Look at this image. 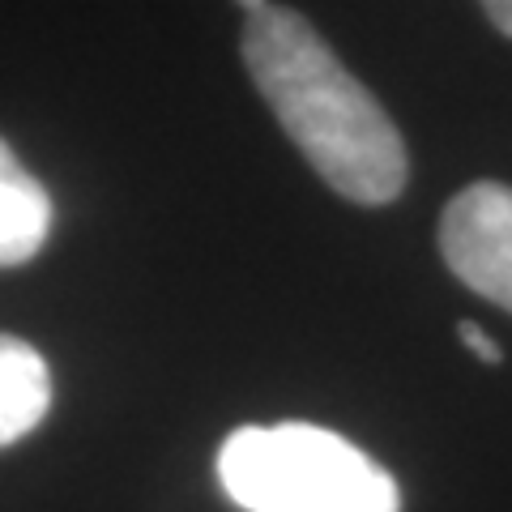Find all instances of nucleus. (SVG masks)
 I'll list each match as a JSON object with an SVG mask.
<instances>
[{
	"instance_id": "nucleus-3",
	"label": "nucleus",
	"mask_w": 512,
	"mask_h": 512,
	"mask_svg": "<svg viewBox=\"0 0 512 512\" xmlns=\"http://www.w3.org/2000/svg\"><path fill=\"white\" fill-rule=\"evenodd\" d=\"M440 252L470 291L512 312V188L495 180L461 188L444 205Z\"/></svg>"
},
{
	"instance_id": "nucleus-5",
	"label": "nucleus",
	"mask_w": 512,
	"mask_h": 512,
	"mask_svg": "<svg viewBox=\"0 0 512 512\" xmlns=\"http://www.w3.org/2000/svg\"><path fill=\"white\" fill-rule=\"evenodd\" d=\"M52 406V372L22 338L0 333V448L30 436Z\"/></svg>"
},
{
	"instance_id": "nucleus-2",
	"label": "nucleus",
	"mask_w": 512,
	"mask_h": 512,
	"mask_svg": "<svg viewBox=\"0 0 512 512\" xmlns=\"http://www.w3.org/2000/svg\"><path fill=\"white\" fill-rule=\"evenodd\" d=\"M218 483L244 512H397V483L338 431L312 423L239 427L218 453Z\"/></svg>"
},
{
	"instance_id": "nucleus-7",
	"label": "nucleus",
	"mask_w": 512,
	"mask_h": 512,
	"mask_svg": "<svg viewBox=\"0 0 512 512\" xmlns=\"http://www.w3.org/2000/svg\"><path fill=\"white\" fill-rule=\"evenodd\" d=\"M478 5H483V9H487V18L512 39V0H478Z\"/></svg>"
},
{
	"instance_id": "nucleus-8",
	"label": "nucleus",
	"mask_w": 512,
	"mask_h": 512,
	"mask_svg": "<svg viewBox=\"0 0 512 512\" xmlns=\"http://www.w3.org/2000/svg\"><path fill=\"white\" fill-rule=\"evenodd\" d=\"M239 9H248V13H261V9H269V0H235Z\"/></svg>"
},
{
	"instance_id": "nucleus-4",
	"label": "nucleus",
	"mask_w": 512,
	"mask_h": 512,
	"mask_svg": "<svg viewBox=\"0 0 512 512\" xmlns=\"http://www.w3.org/2000/svg\"><path fill=\"white\" fill-rule=\"evenodd\" d=\"M52 231V197L0 137V269L30 261Z\"/></svg>"
},
{
	"instance_id": "nucleus-1",
	"label": "nucleus",
	"mask_w": 512,
	"mask_h": 512,
	"mask_svg": "<svg viewBox=\"0 0 512 512\" xmlns=\"http://www.w3.org/2000/svg\"><path fill=\"white\" fill-rule=\"evenodd\" d=\"M244 64L286 137L333 192L389 205L406 188L410 158L397 124L303 13L286 5L248 13Z\"/></svg>"
},
{
	"instance_id": "nucleus-6",
	"label": "nucleus",
	"mask_w": 512,
	"mask_h": 512,
	"mask_svg": "<svg viewBox=\"0 0 512 512\" xmlns=\"http://www.w3.org/2000/svg\"><path fill=\"white\" fill-rule=\"evenodd\" d=\"M457 329H461V342H466V346H470V350H474V355L483 359V363H500V359H504V355H500V346H495V342L487 338V333L474 325V320H461Z\"/></svg>"
}]
</instances>
